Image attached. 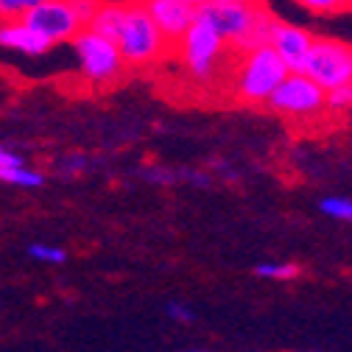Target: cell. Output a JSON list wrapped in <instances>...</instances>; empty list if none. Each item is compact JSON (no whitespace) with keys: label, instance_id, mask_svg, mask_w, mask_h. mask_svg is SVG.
<instances>
[{"label":"cell","instance_id":"obj_15","mask_svg":"<svg viewBox=\"0 0 352 352\" xmlns=\"http://www.w3.org/2000/svg\"><path fill=\"white\" fill-rule=\"evenodd\" d=\"M296 3L302 9H307L311 14H322V17L346 12V0H296Z\"/></svg>","mask_w":352,"mask_h":352},{"label":"cell","instance_id":"obj_21","mask_svg":"<svg viewBox=\"0 0 352 352\" xmlns=\"http://www.w3.org/2000/svg\"><path fill=\"white\" fill-rule=\"evenodd\" d=\"M14 165H23V157L6 146H0V168H14Z\"/></svg>","mask_w":352,"mask_h":352},{"label":"cell","instance_id":"obj_17","mask_svg":"<svg viewBox=\"0 0 352 352\" xmlns=\"http://www.w3.org/2000/svg\"><path fill=\"white\" fill-rule=\"evenodd\" d=\"M36 3L42 0H0V20H20Z\"/></svg>","mask_w":352,"mask_h":352},{"label":"cell","instance_id":"obj_13","mask_svg":"<svg viewBox=\"0 0 352 352\" xmlns=\"http://www.w3.org/2000/svg\"><path fill=\"white\" fill-rule=\"evenodd\" d=\"M257 277H266V280H296L299 277V266H294V263H260Z\"/></svg>","mask_w":352,"mask_h":352},{"label":"cell","instance_id":"obj_24","mask_svg":"<svg viewBox=\"0 0 352 352\" xmlns=\"http://www.w3.org/2000/svg\"><path fill=\"white\" fill-rule=\"evenodd\" d=\"M190 352H201V349H190Z\"/></svg>","mask_w":352,"mask_h":352},{"label":"cell","instance_id":"obj_18","mask_svg":"<svg viewBox=\"0 0 352 352\" xmlns=\"http://www.w3.org/2000/svg\"><path fill=\"white\" fill-rule=\"evenodd\" d=\"M28 254L34 257V260H39V263H65V249H59V246H51V243H34V246H28Z\"/></svg>","mask_w":352,"mask_h":352},{"label":"cell","instance_id":"obj_10","mask_svg":"<svg viewBox=\"0 0 352 352\" xmlns=\"http://www.w3.org/2000/svg\"><path fill=\"white\" fill-rule=\"evenodd\" d=\"M143 6L162 31V36L170 42V48L196 20V6L188 0H143Z\"/></svg>","mask_w":352,"mask_h":352},{"label":"cell","instance_id":"obj_2","mask_svg":"<svg viewBox=\"0 0 352 352\" xmlns=\"http://www.w3.org/2000/svg\"><path fill=\"white\" fill-rule=\"evenodd\" d=\"M109 39L118 45L120 59L129 70H148L170 56V42L162 36L143 0H123Z\"/></svg>","mask_w":352,"mask_h":352},{"label":"cell","instance_id":"obj_16","mask_svg":"<svg viewBox=\"0 0 352 352\" xmlns=\"http://www.w3.org/2000/svg\"><path fill=\"white\" fill-rule=\"evenodd\" d=\"M322 212L338 221H352V199H341V196H330L322 201Z\"/></svg>","mask_w":352,"mask_h":352},{"label":"cell","instance_id":"obj_9","mask_svg":"<svg viewBox=\"0 0 352 352\" xmlns=\"http://www.w3.org/2000/svg\"><path fill=\"white\" fill-rule=\"evenodd\" d=\"M311 45H314V34L307 28L285 23V20H274L272 34H269V48L283 59L288 73H302L305 70Z\"/></svg>","mask_w":352,"mask_h":352},{"label":"cell","instance_id":"obj_7","mask_svg":"<svg viewBox=\"0 0 352 352\" xmlns=\"http://www.w3.org/2000/svg\"><path fill=\"white\" fill-rule=\"evenodd\" d=\"M307 78H314L322 90L349 84L352 81V45L330 36H314L311 54H307L305 70Z\"/></svg>","mask_w":352,"mask_h":352},{"label":"cell","instance_id":"obj_12","mask_svg":"<svg viewBox=\"0 0 352 352\" xmlns=\"http://www.w3.org/2000/svg\"><path fill=\"white\" fill-rule=\"evenodd\" d=\"M0 182L6 185H14V188H39L42 182H45V176H42L39 170H31L23 165H14V168H0Z\"/></svg>","mask_w":352,"mask_h":352},{"label":"cell","instance_id":"obj_8","mask_svg":"<svg viewBox=\"0 0 352 352\" xmlns=\"http://www.w3.org/2000/svg\"><path fill=\"white\" fill-rule=\"evenodd\" d=\"M20 20L25 25H31L34 31H39L42 36H48L54 45L70 42L84 28L73 0H42V3H36L34 9H28Z\"/></svg>","mask_w":352,"mask_h":352},{"label":"cell","instance_id":"obj_23","mask_svg":"<svg viewBox=\"0 0 352 352\" xmlns=\"http://www.w3.org/2000/svg\"><path fill=\"white\" fill-rule=\"evenodd\" d=\"M346 12H352V0H346Z\"/></svg>","mask_w":352,"mask_h":352},{"label":"cell","instance_id":"obj_4","mask_svg":"<svg viewBox=\"0 0 352 352\" xmlns=\"http://www.w3.org/2000/svg\"><path fill=\"white\" fill-rule=\"evenodd\" d=\"M170 56H179L185 73L193 81H212L218 76V70H221L224 59L232 56V51L221 39V34H218L204 17L196 14L190 28L173 42Z\"/></svg>","mask_w":352,"mask_h":352},{"label":"cell","instance_id":"obj_3","mask_svg":"<svg viewBox=\"0 0 352 352\" xmlns=\"http://www.w3.org/2000/svg\"><path fill=\"white\" fill-rule=\"evenodd\" d=\"M232 67H230V90L235 101L246 107H260L266 104L269 96L277 90V84L285 78L288 67L283 59L269 48L260 45L243 54H232Z\"/></svg>","mask_w":352,"mask_h":352},{"label":"cell","instance_id":"obj_22","mask_svg":"<svg viewBox=\"0 0 352 352\" xmlns=\"http://www.w3.org/2000/svg\"><path fill=\"white\" fill-rule=\"evenodd\" d=\"M188 3H193V6H196V9H199V6H201V3H207V0H188Z\"/></svg>","mask_w":352,"mask_h":352},{"label":"cell","instance_id":"obj_19","mask_svg":"<svg viewBox=\"0 0 352 352\" xmlns=\"http://www.w3.org/2000/svg\"><path fill=\"white\" fill-rule=\"evenodd\" d=\"M168 314H170V319L182 322V324H190V322L196 319L190 307H188V305H179V302H170V305H168Z\"/></svg>","mask_w":352,"mask_h":352},{"label":"cell","instance_id":"obj_20","mask_svg":"<svg viewBox=\"0 0 352 352\" xmlns=\"http://www.w3.org/2000/svg\"><path fill=\"white\" fill-rule=\"evenodd\" d=\"M84 168H87V160L78 157V154H73V157H67V160L59 162V170H65V173H81Z\"/></svg>","mask_w":352,"mask_h":352},{"label":"cell","instance_id":"obj_1","mask_svg":"<svg viewBox=\"0 0 352 352\" xmlns=\"http://www.w3.org/2000/svg\"><path fill=\"white\" fill-rule=\"evenodd\" d=\"M196 14L221 34L232 54L269 45V34L277 20L263 0H207Z\"/></svg>","mask_w":352,"mask_h":352},{"label":"cell","instance_id":"obj_5","mask_svg":"<svg viewBox=\"0 0 352 352\" xmlns=\"http://www.w3.org/2000/svg\"><path fill=\"white\" fill-rule=\"evenodd\" d=\"M327 93L322 90V87L307 78L305 73H285V78L277 84V90L269 96V107L288 118V120H316L319 115L327 112Z\"/></svg>","mask_w":352,"mask_h":352},{"label":"cell","instance_id":"obj_14","mask_svg":"<svg viewBox=\"0 0 352 352\" xmlns=\"http://www.w3.org/2000/svg\"><path fill=\"white\" fill-rule=\"evenodd\" d=\"M327 112H349L352 109V81L327 90Z\"/></svg>","mask_w":352,"mask_h":352},{"label":"cell","instance_id":"obj_6","mask_svg":"<svg viewBox=\"0 0 352 352\" xmlns=\"http://www.w3.org/2000/svg\"><path fill=\"white\" fill-rule=\"evenodd\" d=\"M70 42L76 48V59H78V67H81L87 81H93V84H112V81H118L123 76L126 65L120 59L118 45L109 36L93 31L90 25H84Z\"/></svg>","mask_w":352,"mask_h":352},{"label":"cell","instance_id":"obj_11","mask_svg":"<svg viewBox=\"0 0 352 352\" xmlns=\"http://www.w3.org/2000/svg\"><path fill=\"white\" fill-rule=\"evenodd\" d=\"M0 48L20 51L25 56H42L54 48V42L25 25L23 20H0Z\"/></svg>","mask_w":352,"mask_h":352}]
</instances>
